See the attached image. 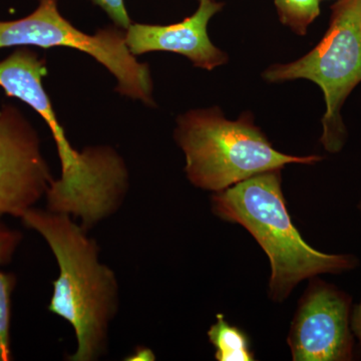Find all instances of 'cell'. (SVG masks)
<instances>
[{"label": "cell", "instance_id": "2", "mask_svg": "<svg viewBox=\"0 0 361 361\" xmlns=\"http://www.w3.org/2000/svg\"><path fill=\"white\" fill-rule=\"evenodd\" d=\"M212 211L220 219L243 226L262 247L271 265L269 296L276 302H283L303 280L341 274L360 264L353 254L323 253L304 241L287 211L281 170L216 192Z\"/></svg>", "mask_w": 361, "mask_h": 361}, {"label": "cell", "instance_id": "4", "mask_svg": "<svg viewBox=\"0 0 361 361\" xmlns=\"http://www.w3.org/2000/svg\"><path fill=\"white\" fill-rule=\"evenodd\" d=\"M263 78L272 84L305 78L319 85L326 104L320 142L329 153H339L348 140L341 109L361 82V0L336 1L319 44L293 63L271 66Z\"/></svg>", "mask_w": 361, "mask_h": 361}, {"label": "cell", "instance_id": "6", "mask_svg": "<svg viewBox=\"0 0 361 361\" xmlns=\"http://www.w3.org/2000/svg\"><path fill=\"white\" fill-rule=\"evenodd\" d=\"M353 299L334 284L315 279L300 299L289 331L295 361L355 360Z\"/></svg>", "mask_w": 361, "mask_h": 361}, {"label": "cell", "instance_id": "3", "mask_svg": "<svg viewBox=\"0 0 361 361\" xmlns=\"http://www.w3.org/2000/svg\"><path fill=\"white\" fill-rule=\"evenodd\" d=\"M175 141L184 152L185 173L192 185L205 191H223L254 176L281 170L288 164L313 165L320 156L280 153L250 114L229 121L218 108L180 116Z\"/></svg>", "mask_w": 361, "mask_h": 361}, {"label": "cell", "instance_id": "7", "mask_svg": "<svg viewBox=\"0 0 361 361\" xmlns=\"http://www.w3.org/2000/svg\"><path fill=\"white\" fill-rule=\"evenodd\" d=\"M39 133L13 104L0 109V218H20L51 186Z\"/></svg>", "mask_w": 361, "mask_h": 361}, {"label": "cell", "instance_id": "8", "mask_svg": "<svg viewBox=\"0 0 361 361\" xmlns=\"http://www.w3.org/2000/svg\"><path fill=\"white\" fill-rule=\"evenodd\" d=\"M47 61L28 47H18L0 61V87L7 97H16L30 106L51 130L58 148L61 175L54 180L58 193L70 196L84 189L92 175L89 152L73 148L61 127L51 99L44 90L42 78L47 75Z\"/></svg>", "mask_w": 361, "mask_h": 361}, {"label": "cell", "instance_id": "9", "mask_svg": "<svg viewBox=\"0 0 361 361\" xmlns=\"http://www.w3.org/2000/svg\"><path fill=\"white\" fill-rule=\"evenodd\" d=\"M193 16L169 25L132 23L126 30V44L135 56L148 52L167 51L186 56L196 68L212 71L225 65L228 56L209 39L208 25L224 4L199 0Z\"/></svg>", "mask_w": 361, "mask_h": 361}, {"label": "cell", "instance_id": "5", "mask_svg": "<svg viewBox=\"0 0 361 361\" xmlns=\"http://www.w3.org/2000/svg\"><path fill=\"white\" fill-rule=\"evenodd\" d=\"M28 47H70L85 52L116 78V92L155 106L149 66L135 59L126 44V30L116 25L89 35L61 16L58 0H39V6L30 16L0 21V49Z\"/></svg>", "mask_w": 361, "mask_h": 361}, {"label": "cell", "instance_id": "13", "mask_svg": "<svg viewBox=\"0 0 361 361\" xmlns=\"http://www.w3.org/2000/svg\"><path fill=\"white\" fill-rule=\"evenodd\" d=\"M90 1L101 7L118 27L127 30L132 25V20L128 13L123 0H90Z\"/></svg>", "mask_w": 361, "mask_h": 361}, {"label": "cell", "instance_id": "11", "mask_svg": "<svg viewBox=\"0 0 361 361\" xmlns=\"http://www.w3.org/2000/svg\"><path fill=\"white\" fill-rule=\"evenodd\" d=\"M217 322L208 330L209 341L216 349L218 361L255 360L246 334L238 327L226 322L224 315L218 314Z\"/></svg>", "mask_w": 361, "mask_h": 361}, {"label": "cell", "instance_id": "12", "mask_svg": "<svg viewBox=\"0 0 361 361\" xmlns=\"http://www.w3.org/2000/svg\"><path fill=\"white\" fill-rule=\"evenodd\" d=\"M279 20L296 35H305L320 14V0H274Z\"/></svg>", "mask_w": 361, "mask_h": 361}, {"label": "cell", "instance_id": "1", "mask_svg": "<svg viewBox=\"0 0 361 361\" xmlns=\"http://www.w3.org/2000/svg\"><path fill=\"white\" fill-rule=\"evenodd\" d=\"M20 219L45 240L58 262L47 310L75 330L78 346L68 360H101L108 353L109 330L120 308L116 273L101 263L96 240L71 216L33 207Z\"/></svg>", "mask_w": 361, "mask_h": 361}, {"label": "cell", "instance_id": "16", "mask_svg": "<svg viewBox=\"0 0 361 361\" xmlns=\"http://www.w3.org/2000/svg\"><path fill=\"white\" fill-rule=\"evenodd\" d=\"M357 208H358V211H360V215H361V202H360V204H358Z\"/></svg>", "mask_w": 361, "mask_h": 361}, {"label": "cell", "instance_id": "14", "mask_svg": "<svg viewBox=\"0 0 361 361\" xmlns=\"http://www.w3.org/2000/svg\"><path fill=\"white\" fill-rule=\"evenodd\" d=\"M351 329H353V336L361 349V300L353 307Z\"/></svg>", "mask_w": 361, "mask_h": 361}, {"label": "cell", "instance_id": "10", "mask_svg": "<svg viewBox=\"0 0 361 361\" xmlns=\"http://www.w3.org/2000/svg\"><path fill=\"white\" fill-rule=\"evenodd\" d=\"M23 234L0 222V266L8 264L23 241ZM16 286L13 273L0 271V361L13 360L11 351V296Z\"/></svg>", "mask_w": 361, "mask_h": 361}, {"label": "cell", "instance_id": "15", "mask_svg": "<svg viewBox=\"0 0 361 361\" xmlns=\"http://www.w3.org/2000/svg\"><path fill=\"white\" fill-rule=\"evenodd\" d=\"M156 360L155 353L151 348L139 346L135 349L132 355L127 356L125 360L127 361H152Z\"/></svg>", "mask_w": 361, "mask_h": 361}]
</instances>
